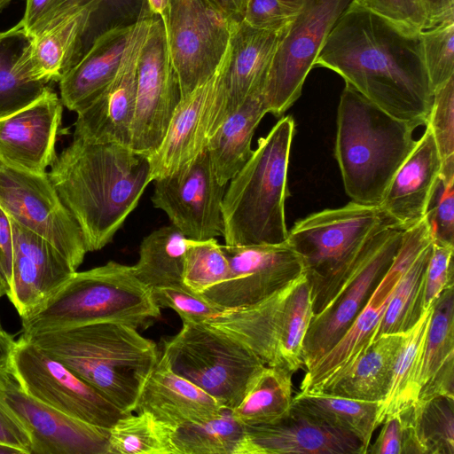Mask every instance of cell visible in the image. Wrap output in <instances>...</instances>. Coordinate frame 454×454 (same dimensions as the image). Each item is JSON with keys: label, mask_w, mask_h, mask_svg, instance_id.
I'll return each mask as SVG.
<instances>
[{"label": "cell", "mask_w": 454, "mask_h": 454, "mask_svg": "<svg viewBox=\"0 0 454 454\" xmlns=\"http://www.w3.org/2000/svg\"><path fill=\"white\" fill-rule=\"evenodd\" d=\"M431 243L432 236L427 217L403 231L401 247L390 268L344 335L307 368L301 383V392L313 393L318 390L375 340L379 325L401 276L416 256Z\"/></svg>", "instance_id": "14"}, {"label": "cell", "mask_w": 454, "mask_h": 454, "mask_svg": "<svg viewBox=\"0 0 454 454\" xmlns=\"http://www.w3.org/2000/svg\"><path fill=\"white\" fill-rule=\"evenodd\" d=\"M453 253L454 244L432 240L425 281V309L433 305L444 289L453 286Z\"/></svg>", "instance_id": "48"}, {"label": "cell", "mask_w": 454, "mask_h": 454, "mask_svg": "<svg viewBox=\"0 0 454 454\" xmlns=\"http://www.w3.org/2000/svg\"><path fill=\"white\" fill-rule=\"evenodd\" d=\"M134 24L98 34L78 62L60 79V99L75 113L88 106L111 82L120 66Z\"/></svg>", "instance_id": "28"}, {"label": "cell", "mask_w": 454, "mask_h": 454, "mask_svg": "<svg viewBox=\"0 0 454 454\" xmlns=\"http://www.w3.org/2000/svg\"><path fill=\"white\" fill-rule=\"evenodd\" d=\"M160 316L151 288L137 278L133 266L110 261L74 271L43 307L21 318L22 333L101 322L138 329Z\"/></svg>", "instance_id": "7"}, {"label": "cell", "mask_w": 454, "mask_h": 454, "mask_svg": "<svg viewBox=\"0 0 454 454\" xmlns=\"http://www.w3.org/2000/svg\"><path fill=\"white\" fill-rule=\"evenodd\" d=\"M163 23L183 98L215 71L229 45L233 21L209 0H170Z\"/></svg>", "instance_id": "11"}, {"label": "cell", "mask_w": 454, "mask_h": 454, "mask_svg": "<svg viewBox=\"0 0 454 454\" xmlns=\"http://www.w3.org/2000/svg\"><path fill=\"white\" fill-rule=\"evenodd\" d=\"M172 428L146 411L125 414L109 429L108 454H173Z\"/></svg>", "instance_id": "41"}, {"label": "cell", "mask_w": 454, "mask_h": 454, "mask_svg": "<svg viewBox=\"0 0 454 454\" xmlns=\"http://www.w3.org/2000/svg\"><path fill=\"white\" fill-rule=\"evenodd\" d=\"M433 308L434 304L426 309L418 322L404 333L388 391L380 403L379 426L387 418L407 411L418 401L422 354Z\"/></svg>", "instance_id": "33"}, {"label": "cell", "mask_w": 454, "mask_h": 454, "mask_svg": "<svg viewBox=\"0 0 454 454\" xmlns=\"http://www.w3.org/2000/svg\"><path fill=\"white\" fill-rule=\"evenodd\" d=\"M12 373L30 396L89 424L110 428L125 415L97 389L23 334L15 343Z\"/></svg>", "instance_id": "10"}, {"label": "cell", "mask_w": 454, "mask_h": 454, "mask_svg": "<svg viewBox=\"0 0 454 454\" xmlns=\"http://www.w3.org/2000/svg\"><path fill=\"white\" fill-rule=\"evenodd\" d=\"M14 257L7 297L20 317L41 307L76 271L48 240L12 220Z\"/></svg>", "instance_id": "23"}, {"label": "cell", "mask_w": 454, "mask_h": 454, "mask_svg": "<svg viewBox=\"0 0 454 454\" xmlns=\"http://www.w3.org/2000/svg\"><path fill=\"white\" fill-rule=\"evenodd\" d=\"M100 3L90 0L72 7L32 37L18 62L21 76L45 84L59 82L82 57L84 39Z\"/></svg>", "instance_id": "24"}, {"label": "cell", "mask_w": 454, "mask_h": 454, "mask_svg": "<svg viewBox=\"0 0 454 454\" xmlns=\"http://www.w3.org/2000/svg\"><path fill=\"white\" fill-rule=\"evenodd\" d=\"M151 292L160 308L172 309L183 323L206 324L225 309L185 287H155Z\"/></svg>", "instance_id": "46"}, {"label": "cell", "mask_w": 454, "mask_h": 454, "mask_svg": "<svg viewBox=\"0 0 454 454\" xmlns=\"http://www.w3.org/2000/svg\"><path fill=\"white\" fill-rule=\"evenodd\" d=\"M288 26L280 30H264L242 20L233 22L230 36L231 56L224 79L225 120L248 97L262 91L276 50Z\"/></svg>", "instance_id": "26"}, {"label": "cell", "mask_w": 454, "mask_h": 454, "mask_svg": "<svg viewBox=\"0 0 454 454\" xmlns=\"http://www.w3.org/2000/svg\"><path fill=\"white\" fill-rule=\"evenodd\" d=\"M86 3L90 0H81ZM100 6L95 13L92 23L98 19V24L102 25V32L121 25H130L137 21L140 15L143 0H100ZM90 25V27H91Z\"/></svg>", "instance_id": "52"}, {"label": "cell", "mask_w": 454, "mask_h": 454, "mask_svg": "<svg viewBox=\"0 0 454 454\" xmlns=\"http://www.w3.org/2000/svg\"><path fill=\"white\" fill-rule=\"evenodd\" d=\"M12 0H0V11L8 4Z\"/></svg>", "instance_id": "62"}, {"label": "cell", "mask_w": 454, "mask_h": 454, "mask_svg": "<svg viewBox=\"0 0 454 454\" xmlns=\"http://www.w3.org/2000/svg\"><path fill=\"white\" fill-rule=\"evenodd\" d=\"M0 207L11 220L54 246L76 270L88 250L82 231L46 174L0 162Z\"/></svg>", "instance_id": "12"}, {"label": "cell", "mask_w": 454, "mask_h": 454, "mask_svg": "<svg viewBox=\"0 0 454 454\" xmlns=\"http://www.w3.org/2000/svg\"><path fill=\"white\" fill-rule=\"evenodd\" d=\"M0 443L17 448L23 454H31V443L27 432L1 403Z\"/></svg>", "instance_id": "54"}, {"label": "cell", "mask_w": 454, "mask_h": 454, "mask_svg": "<svg viewBox=\"0 0 454 454\" xmlns=\"http://www.w3.org/2000/svg\"><path fill=\"white\" fill-rule=\"evenodd\" d=\"M244 434L245 426L223 407L213 419L172 428L173 454H235Z\"/></svg>", "instance_id": "39"}, {"label": "cell", "mask_w": 454, "mask_h": 454, "mask_svg": "<svg viewBox=\"0 0 454 454\" xmlns=\"http://www.w3.org/2000/svg\"><path fill=\"white\" fill-rule=\"evenodd\" d=\"M427 124L441 158V180L454 179V76L434 90Z\"/></svg>", "instance_id": "44"}, {"label": "cell", "mask_w": 454, "mask_h": 454, "mask_svg": "<svg viewBox=\"0 0 454 454\" xmlns=\"http://www.w3.org/2000/svg\"><path fill=\"white\" fill-rule=\"evenodd\" d=\"M230 56L229 42L214 74L181 98L162 141L148 155L152 182L171 174L195 158L225 121L224 79Z\"/></svg>", "instance_id": "15"}, {"label": "cell", "mask_w": 454, "mask_h": 454, "mask_svg": "<svg viewBox=\"0 0 454 454\" xmlns=\"http://www.w3.org/2000/svg\"><path fill=\"white\" fill-rule=\"evenodd\" d=\"M153 14L143 2L118 70L106 88L77 113L73 138L129 146L135 111L137 65Z\"/></svg>", "instance_id": "20"}, {"label": "cell", "mask_w": 454, "mask_h": 454, "mask_svg": "<svg viewBox=\"0 0 454 454\" xmlns=\"http://www.w3.org/2000/svg\"><path fill=\"white\" fill-rule=\"evenodd\" d=\"M441 175V158L427 124L390 181L380 208L394 226L404 231L427 215Z\"/></svg>", "instance_id": "25"}, {"label": "cell", "mask_w": 454, "mask_h": 454, "mask_svg": "<svg viewBox=\"0 0 454 454\" xmlns=\"http://www.w3.org/2000/svg\"><path fill=\"white\" fill-rule=\"evenodd\" d=\"M316 67L334 71L395 118L426 125L434 90L420 32L403 28L353 2L325 39Z\"/></svg>", "instance_id": "1"}, {"label": "cell", "mask_w": 454, "mask_h": 454, "mask_svg": "<svg viewBox=\"0 0 454 454\" xmlns=\"http://www.w3.org/2000/svg\"><path fill=\"white\" fill-rule=\"evenodd\" d=\"M354 0H305L286 27L267 73L262 97L267 114L282 115L304 82L333 26Z\"/></svg>", "instance_id": "9"}, {"label": "cell", "mask_w": 454, "mask_h": 454, "mask_svg": "<svg viewBox=\"0 0 454 454\" xmlns=\"http://www.w3.org/2000/svg\"><path fill=\"white\" fill-rule=\"evenodd\" d=\"M0 403L27 432L31 454H108L110 428L74 419L35 399L11 372H0Z\"/></svg>", "instance_id": "19"}, {"label": "cell", "mask_w": 454, "mask_h": 454, "mask_svg": "<svg viewBox=\"0 0 454 454\" xmlns=\"http://www.w3.org/2000/svg\"><path fill=\"white\" fill-rule=\"evenodd\" d=\"M13 257L14 240L12 220L0 207V275L8 290L12 275Z\"/></svg>", "instance_id": "55"}, {"label": "cell", "mask_w": 454, "mask_h": 454, "mask_svg": "<svg viewBox=\"0 0 454 454\" xmlns=\"http://www.w3.org/2000/svg\"><path fill=\"white\" fill-rule=\"evenodd\" d=\"M358 5L411 31L421 32L427 23L422 0H354Z\"/></svg>", "instance_id": "49"}, {"label": "cell", "mask_w": 454, "mask_h": 454, "mask_svg": "<svg viewBox=\"0 0 454 454\" xmlns=\"http://www.w3.org/2000/svg\"><path fill=\"white\" fill-rule=\"evenodd\" d=\"M224 16L233 22L242 20L248 0H209Z\"/></svg>", "instance_id": "58"}, {"label": "cell", "mask_w": 454, "mask_h": 454, "mask_svg": "<svg viewBox=\"0 0 454 454\" xmlns=\"http://www.w3.org/2000/svg\"><path fill=\"white\" fill-rule=\"evenodd\" d=\"M294 282L260 303L225 308L204 325L241 341L267 366L286 369L278 352V327L284 302Z\"/></svg>", "instance_id": "30"}, {"label": "cell", "mask_w": 454, "mask_h": 454, "mask_svg": "<svg viewBox=\"0 0 454 454\" xmlns=\"http://www.w3.org/2000/svg\"><path fill=\"white\" fill-rule=\"evenodd\" d=\"M222 408L210 395L175 373L161 356L144 384L135 411L149 412L175 428L213 419Z\"/></svg>", "instance_id": "27"}, {"label": "cell", "mask_w": 454, "mask_h": 454, "mask_svg": "<svg viewBox=\"0 0 454 454\" xmlns=\"http://www.w3.org/2000/svg\"><path fill=\"white\" fill-rule=\"evenodd\" d=\"M48 177L78 223L88 252L112 241L152 182L148 156L119 144L73 138Z\"/></svg>", "instance_id": "2"}, {"label": "cell", "mask_w": 454, "mask_h": 454, "mask_svg": "<svg viewBox=\"0 0 454 454\" xmlns=\"http://www.w3.org/2000/svg\"><path fill=\"white\" fill-rule=\"evenodd\" d=\"M376 442L369 446L371 454H402L403 423L400 414L387 418Z\"/></svg>", "instance_id": "53"}, {"label": "cell", "mask_w": 454, "mask_h": 454, "mask_svg": "<svg viewBox=\"0 0 454 454\" xmlns=\"http://www.w3.org/2000/svg\"><path fill=\"white\" fill-rule=\"evenodd\" d=\"M425 64L433 90L454 76V17L420 32Z\"/></svg>", "instance_id": "45"}, {"label": "cell", "mask_w": 454, "mask_h": 454, "mask_svg": "<svg viewBox=\"0 0 454 454\" xmlns=\"http://www.w3.org/2000/svg\"><path fill=\"white\" fill-rule=\"evenodd\" d=\"M404 333L382 335L313 393L380 403L388 391Z\"/></svg>", "instance_id": "29"}, {"label": "cell", "mask_w": 454, "mask_h": 454, "mask_svg": "<svg viewBox=\"0 0 454 454\" xmlns=\"http://www.w3.org/2000/svg\"><path fill=\"white\" fill-rule=\"evenodd\" d=\"M79 4H82L81 0H27L20 23L34 37L57 17Z\"/></svg>", "instance_id": "51"}, {"label": "cell", "mask_w": 454, "mask_h": 454, "mask_svg": "<svg viewBox=\"0 0 454 454\" xmlns=\"http://www.w3.org/2000/svg\"><path fill=\"white\" fill-rule=\"evenodd\" d=\"M23 335L125 414L136 411L144 384L160 358L153 340L121 323H94Z\"/></svg>", "instance_id": "3"}, {"label": "cell", "mask_w": 454, "mask_h": 454, "mask_svg": "<svg viewBox=\"0 0 454 454\" xmlns=\"http://www.w3.org/2000/svg\"><path fill=\"white\" fill-rule=\"evenodd\" d=\"M294 129V119L282 117L230 180L222 201L225 245L287 242L285 202Z\"/></svg>", "instance_id": "5"}, {"label": "cell", "mask_w": 454, "mask_h": 454, "mask_svg": "<svg viewBox=\"0 0 454 454\" xmlns=\"http://www.w3.org/2000/svg\"><path fill=\"white\" fill-rule=\"evenodd\" d=\"M422 3L427 13L424 30L454 17V0H422Z\"/></svg>", "instance_id": "56"}, {"label": "cell", "mask_w": 454, "mask_h": 454, "mask_svg": "<svg viewBox=\"0 0 454 454\" xmlns=\"http://www.w3.org/2000/svg\"><path fill=\"white\" fill-rule=\"evenodd\" d=\"M0 454H23V452L12 446L0 443Z\"/></svg>", "instance_id": "60"}, {"label": "cell", "mask_w": 454, "mask_h": 454, "mask_svg": "<svg viewBox=\"0 0 454 454\" xmlns=\"http://www.w3.org/2000/svg\"><path fill=\"white\" fill-rule=\"evenodd\" d=\"M432 243L426 247L401 276L379 325L375 340L385 334L404 333L420 318L425 281Z\"/></svg>", "instance_id": "38"}, {"label": "cell", "mask_w": 454, "mask_h": 454, "mask_svg": "<svg viewBox=\"0 0 454 454\" xmlns=\"http://www.w3.org/2000/svg\"><path fill=\"white\" fill-rule=\"evenodd\" d=\"M170 369L233 410L266 366L248 347L204 324L183 323L163 342L161 355Z\"/></svg>", "instance_id": "8"}, {"label": "cell", "mask_w": 454, "mask_h": 454, "mask_svg": "<svg viewBox=\"0 0 454 454\" xmlns=\"http://www.w3.org/2000/svg\"><path fill=\"white\" fill-rule=\"evenodd\" d=\"M394 225L379 206L351 201L313 213L288 231L310 287L314 317L341 292L372 247L379 232Z\"/></svg>", "instance_id": "6"}, {"label": "cell", "mask_w": 454, "mask_h": 454, "mask_svg": "<svg viewBox=\"0 0 454 454\" xmlns=\"http://www.w3.org/2000/svg\"><path fill=\"white\" fill-rule=\"evenodd\" d=\"M452 365H454L453 286L444 289L434 303L422 354L419 392L441 371Z\"/></svg>", "instance_id": "42"}, {"label": "cell", "mask_w": 454, "mask_h": 454, "mask_svg": "<svg viewBox=\"0 0 454 454\" xmlns=\"http://www.w3.org/2000/svg\"><path fill=\"white\" fill-rule=\"evenodd\" d=\"M305 0H248L242 21L264 30H280L300 13Z\"/></svg>", "instance_id": "47"}, {"label": "cell", "mask_w": 454, "mask_h": 454, "mask_svg": "<svg viewBox=\"0 0 454 454\" xmlns=\"http://www.w3.org/2000/svg\"><path fill=\"white\" fill-rule=\"evenodd\" d=\"M366 454L356 435L292 405L274 422L245 427L235 454Z\"/></svg>", "instance_id": "21"}, {"label": "cell", "mask_w": 454, "mask_h": 454, "mask_svg": "<svg viewBox=\"0 0 454 454\" xmlns=\"http://www.w3.org/2000/svg\"><path fill=\"white\" fill-rule=\"evenodd\" d=\"M229 262L215 238L195 240L187 238L184 262V286L195 294H202L226 280Z\"/></svg>", "instance_id": "43"}, {"label": "cell", "mask_w": 454, "mask_h": 454, "mask_svg": "<svg viewBox=\"0 0 454 454\" xmlns=\"http://www.w3.org/2000/svg\"><path fill=\"white\" fill-rule=\"evenodd\" d=\"M292 374L284 368L266 365L232 410L234 417L245 427L271 423L283 417L292 406Z\"/></svg>", "instance_id": "36"}, {"label": "cell", "mask_w": 454, "mask_h": 454, "mask_svg": "<svg viewBox=\"0 0 454 454\" xmlns=\"http://www.w3.org/2000/svg\"><path fill=\"white\" fill-rule=\"evenodd\" d=\"M16 340L2 326L0 321V372H12V357Z\"/></svg>", "instance_id": "57"}, {"label": "cell", "mask_w": 454, "mask_h": 454, "mask_svg": "<svg viewBox=\"0 0 454 454\" xmlns=\"http://www.w3.org/2000/svg\"><path fill=\"white\" fill-rule=\"evenodd\" d=\"M403 231L394 225L382 229L370 251L331 305L312 319L303 343L306 369L330 350L344 335L374 288L394 262Z\"/></svg>", "instance_id": "18"}, {"label": "cell", "mask_w": 454, "mask_h": 454, "mask_svg": "<svg viewBox=\"0 0 454 454\" xmlns=\"http://www.w3.org/2000/svg\"><path fill=\"white\" fill-rule=\"evenodd\" d=\"M266 114L262 91H258L248 97L208 138L206 149L221 184H227L251 157L254 131Z\"/></svg>", "instance_id": "31"}, {"label": "cell", "mask_w": 454, "mask_h": 454, "mask_svg": "<svg viewBox=\"0 0 454 454\" xmlns=\"http://www.w3.org/2000/svg\"><path fill=\"white\" fill-rule=\"evenodd\" d=\"M416 128L390 115L346 83L337 111L334 154L352 201L380 205L416 144Z\"/></svg>", "instance_id": "4"}, {"label": "cell", "mask_w": 454, "mask_h": 454, "mask_svg": "<svg viewBox=\"0 0 454 454\" xmlns=\"http://www.w3.org/2000/svg\"><path fill=\"white\" fill-rule=\"evenodd\" d=\"M313 317L310 287L303 275L286 298L278 327L279 356L292 373L303 366V343Z\"/></svg>", "instance_id": "40"}, {"label": "cell", "mask_w": 454, "mask_h": 454, "mask_svg": "<svg viewBox=\"0 0 454 454\" xmlns=\"http://www.w3.org/2000/svg\"><path fill=\"white\" fill-rule=\"evenodd\" d=\"M63 104L49 87L30 105L0 119V162L19 170L46 174L56 158Z\"/></svg>", "instance_id": "22"}, {"label": "cell", "mask_w": 454, "mask_h": 454, "mask_svg": "<svg viewBox=\"0 0 454 454\" xmlns=\"http://www.w3.org/2000/svg\"><path fill=\"white\" fill-rule=\"evenodd\" d=\"M149 12L165 21L168 15L170 0H143Z\"/></svg>", "instance_id": "59"}, {"label": "cell", "mask_w": 454, "mask_h": 454, "mask_svg": "<svg viewBox=\"0 0 454 454\" xmlns=\"http://www.w3.org/2000/svg\"><path fill=\"white\" fill-rule=\"evenodd\" d=\"M427 217L432 240L454 244V179L440 181Z\"/></svg>", "instance_id": "50"}, {"label": "cell", "mask_w": 454, "mask_h": 454, "mask_svg": "<svg viewBox=\"0 0 454 454\" xmlns=\"http://www.w3.org/2000/svg\"><path fill=\"white\" fill-rule=\"evenodd\" d=\"M187 238L175 226H162L146 237L133 265L137 278L149 288L184 287V262Z\"/></svg>", "instance_id": "34"}, {"label": "cell", "mask_w": 454, "mask_h": 454, "mask_svg": "<svg viewBox=\"0 0 454 454\" xmlns=\"http://www.w3.org/2000/svg\"><path fill=\"white\" fill-rule=\"evenodd\" d=\"M292 405L324 423L348 432L362 441L368 450L377 422L380 403L367 402L325 393L300 392Z\"/></svg>", "instance_id": "35"}, {"label": "cell", "mask_w": 454, "mask_h": 454, "mask_svg": "<svg viewBox=\"0 0 454 454\" xmlns=\"http://www.w3.org/2000/svg\"><path fill=\"white\" fill-rule=\"evenodd\" d=\"M403 423L402 454H454V398L419 399L400 413Z\"/></svg>", "instance_id": "32"}, {"label": "cell", "mask_w": 454, "mask_h": 454, "mask_svg": "<svg viewBox=\"0 0 454 454\" xmlns=\"http://www.w3.org/2000/svg\"><path fill=\"white\" fill-rule=\"evenodd\" d=\"M180 99L164 23L153 14L137 59L129 148L147 156L153 153L162 141Z\"/></svg>", "instance_id": "13"}, {"label": "cell", "mask_w": 454, "mask_h": 454, "mask_svg": "<svg viewBox=\"0 0 454 454\" xmlns=\"http://www.w3.org/2000/svg\"><path fill=\"white\" fill-rule=\"evenodd\" d=\"M151 200L186 238L204 240L223 236L221 184L207 149L171 174L153 181Z\"/></svg>", "instance_id": "16"}, {"label": "cell", "mask_w": 454, "mask_h": 454, "mask_svg": "<svg viewBox=\"0 0 454 454\" xmlns=\"http://www.w3.org/2000/svg\"><path fill=\"white\" fill-rule=\"evenodd\" d=\"M7 286L0 275V298L7 294Z\"/></svg>", "instance_id": "61"}, {"label": "cell", "mask_w": 454, "mask_h": 454, "mask_svg": "<svg viewBox=\"0 0 454 454\" xmlns=\"http://www.w3.org/2000/svg\"><path fill=\"white\" fill-rule=\"evenodd\" d=\"M31 40L20 22L0 33V119L30 105L49 88L24 79L19 71V59Z\"/></svg>", "instance_id": "37"}, {"label": "cell", "mask_w": 454, "mask_h": 454, "mask_svg": "<svg viewBox=\"0 0 454 454\" xmlns=\"http://www.w3.org/2000/svg\"><path fill=\"white\" fill-rule=\"evenodd\" d=\"M222 248L229 262V277L200 294L227 309L260 303L304 275L299 255L287 242Z\"/></svg>", "instance_id": "17"}]
</instances>
